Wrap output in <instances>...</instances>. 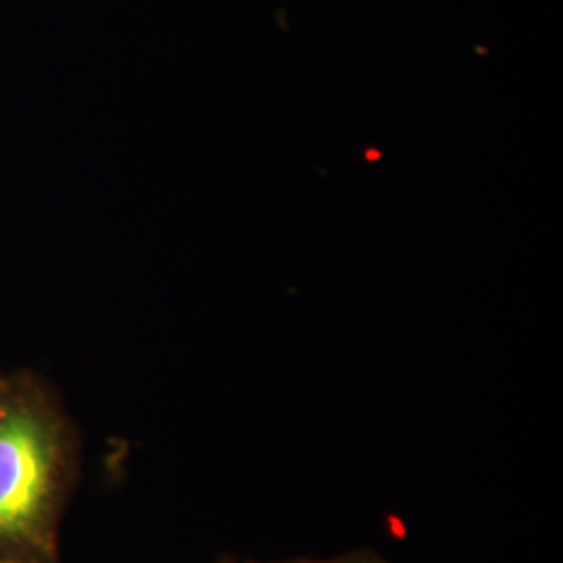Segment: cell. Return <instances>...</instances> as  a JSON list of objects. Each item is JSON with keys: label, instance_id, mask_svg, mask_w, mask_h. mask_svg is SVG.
<instances>
[{"label": "cell", "instance_id": "1", "mask_svg": "<svg viewBox=\"0 0 563 563\" xmlns=\"http://www.w3.org/2000/svg\"><path fill=\"white\" fill-rule=\"evenodd\" d=\"M78 441L55 386L20 369L0 388V560L59 563Z\"/></svg>", "mask_w": 563, "mask_h": 563}, {"label": "cell", "instance_id": "2", "mask_svg": "<svg viewBox=\"0 0 563 563\" xmlns=\"http://www.w3.org/2000/svg\"><path fill=\"white\" fill-rule=\"evenodd\" d=\"M4 376H7V374H2V372H0V388H2V383H4Z\"/></svg>", "mask_w": 563, "mask_h": 563}, {"label": "cell", "instance_id": "3", "mask_svg": "<svg viewBox=\"0 0 563 563\" xmlns=\"http://www.w3.org/2000/svg\"><path fill=\"white\" fill-rule=\"evenodd\" d=\"M0 563H21V562H11V560H0Z\"/></svg>", "mask_w": 563, "mask_h": 563}]
</instances>
